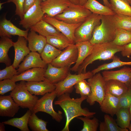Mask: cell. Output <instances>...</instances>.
<instances>
[{
	"instance_id": "44dd1931",
	"label": "cell",
	"mask_w": 131,
	"mask_h": 131,
	"mask_svg": "<svg viewBox=\"0 0 131 131\" xmlns=\"http://www.w3.org/2000/svg\"><path fill=\"white\" fill-rule=\"evenodd\" d=\"M26 85L30 92L35 95L43 96L55 90L56 88L54 84L45 79L39 82H27Z\"/></svg>"
},
{
	"instance_id": "484cf974",
	"label": "cell",
	"mask_w": 131,
	"mask_h": 131,
	"mask_svg": "<svg viewBox=\"0 0 131 131\" xmlns=\"http://www.w3.org/2000/svg\"><path fill=\"white\" fill-rule=\"evenodd\" d=\"M92 13L101 15H113L115 13L109 8L104 5L96 0H87L83 6Z\"/></svg>"
},
{
	"instance_id": "bcb514c9",
	"label": "cell",
	"mask_w": 131,
	"mask_h": 131,
	"mask_svg": "<svg viewBox=\"0 0 131 131\" xmlns=\"http://www.w3.org/2000/svg\"><path fill=\"white\" fill-rule=\"evenodd\" d=\"M35 1L36 0H25L24 8V14L34 4Z\"/></svg>"
},
{
	"instance_id": "7402d4cb",
	"label": "cell",
	"mask_w": 131,
	"mask_h": 131,
	"mask_svg": "<svg viewBox=\"0 0 131 131\" xmlns=\"http://www.w3.org/2000/svg\"><path fill=\"white\" fill-rule=\"evenodd\" d=\"M75 44L78 50V57L75 65L70 69L72 71L76 72L77 71L79 66L90 54L93 45L89 41H78Z\"/></svg>"
},
{
	"instance_id": "9a60e30c",
	"label": "cell",
	"mask_w": 131,
	"mask_h": 131,
	"mask_svg": "<svg viewBox=\"0 0 131 131\" xmlns=\"http://www.w3.org/2000/svg\"><path fill=\"white\" fill-rule=\"evenodd\" d=\"M102 75L105 81L117 80L125 84L129 88H131V67L125 66L117 70H105L102 72Z\"/></svg>"
},
{
	"instance_id": "9c48e42d",
	"label": "cell",
	"mask_w": 131,
	"mask_h": 131,
	"mask_svg": "<svg viewBox=\"0 0 131 131\" xmlns=\"http://www.w3.org/2000/svg\"><path fill=\"white\" fill-rule=\"evenodd\" d=\"M93 74L91 71H88L77 74H72L70 73L63 80L54 84L55 90L58 97L66 93H70L73 91V87L79 81L88 79L92 77Z\"/></svg>"
},
{
	"instance_id": "ffe728a7",
	"label": "cell",
	"mask_w": 131,
	"mask_h": 131,
	"mask_svg": "<svg viewBox=\"0 0 131 131\" xmlns=\"http://www.w3.org/2000/svg\"><path fill=\"white\" fill-rule=\"evenodd\" d=\"M19 106L14 101L10 95L0 96V115L13 117L18 111Z\"/></svg>"
},
{
	"instance_id": "603a6c76",
	"label": "cell",
	"mask_w": 131,
	"mask_h": 131,
	"mask_svg": "<svg viewBox=\"0 0 131 131\" xmlns=\"http://www.w3.org/2000/svg\"><path fill=\"white\" fill-rule=\"evenodd\" d=\"M27 40L28 47L31 51L38 52L40 54L47 43L46 37L37 34L35 31L30 29Z\"/></svg>"
},
{
	"instance_id": "7a4b0ae2",
	"label": "cell",
	"mask_w": 131,
	"mask_h": 131,
	"mask_svg": "<svg viewBox=\"0 0 131 131\" xmlns=\"http://www.w3.org/2000/svg\"><path fill=\"white\" fill-rule=\"evenodd\" d=\"M123 48V46L116 45L112 41L94 44L90 54L79 66L77 71L78 74L86 72L87 66L96 60L112 59L115 54L121 52Z\"/></svg>"
},
{
	"instance_id": "7dc6e473",
	"label": "cell",
	"mask_w": 131,
	"mask_h": 131,
	"mask_svg": "<svg viewBox=\"0 0 131 131\" xmlns=\"http://www.w3.org/2000/svg\"><path fill=\"white\" fill-rule=\"evenodd\" d=\"M5 124L3 122L0 123V131H5Z\"/></svg>"
},
{
	"instance_id": "cb8c5ba5",
	"label": "cell",
	"mask_w": 131,
	"mask_h": 131,
	"mask_svg": "<svg viewBox=\"0 0 131 131\" xmlns=\"http://www.w3.org/2000/svg\"><path fill=\"white\" fill-rule=\"evenodd\" d=\"M100 106L102 112L113 116L116 115L120 108L119 97L106 93Z\"/></svg>"
},
{
	"instance_id": "3957f363",
	"label": "cell",
	"mask_w": 131,
	"mask_h": 131,
	"mask_svg": "<svg viewBox=\"0 0 131 131\" xmlns=\"http://www.w3.org/2000/svg\"><path fill=\"white\" fill-rule=\"evenodd\" d=\"M116 29L109 16L101 15V23L95 28L89 41L93 45L112 41L115 37Z\"/></svg>"
},
{
	"instance_id": "f546056e",
	"label": "cell",
	"mask_w": 131,
	"mask_h": 131,
	"mask_svg": "<svg viewBox=\"0 0 131 131\" xmlns=\"http://www.w3.org/2000/svg\"><path fill=\"white\" fill-rule=\"evenodd\" d=\"M110 8L115 14L131 16V6L127 0H109Z\"/></svg>"
},
{
	"instance_id": "30bf717a",
	"label": "cell",
	"mask_w": 131,
	"mask_h": 131,
	"mask_svg": "<svg viewBox=\"0 0 131 131\" xmlns=\"http://www.w3.org/2000/svg\"><path fill=\"white\" fill-rule=\"evenodd\" d=\"M42 0H36L34 4L24 14L23 18L19 24L26 29H30L42 19L45 14L42 10L40 4Z\"/></svg>"
},
{
	"instance_id": "ba28073f",
	"label": "cell",
	"mask_w": 131,
	"mask_h": 131,
	"mask_svg": "<svg viewBox=\"0 0 131 131\" xmlns=\"http://www.w3.org/2000/svg\"><path fill=\"white\" fill-rule=\"evenodd\" d=\"M57 97L55 90L46 94L38 100L32 112L36 113L39 112L46 113L51 115L57 122H60L63 119L62 112L60 110L57 112H56L53 106V102Z\"/></svg>"
},
{
	"instance_id": "c3c4849f",
	"label": "cell",
	"mask_w": 131,
	"mask_h": 131,
	"mask_svg": "<svg viewBox=\"0 0 131 131\" xmlns=\"http://www.w3.org/2000/svg\"><path fill=\"white\" fill-rule=\"evenodd\" d=\"M104 5L110 8V3L108 0H103Z\"/></svg>"
},
{
	"instance_id": "2e32d148",
	"label": "cell",
	"mask_w": 131,
	"mask_h": 131,
	"mask_svg": "<svg viewBox=\"0 0 131 131\" xmlns=\"http://www.w3.org/2000/svg\"><path fill=\"white\" fill-rule=\"evenodd\" d=\"M45 68H34L27 70L14 75L11 79L16 82L23 81L27 82H39L45 80Z\"/></svg>"
},
{
	"instance_id": "b9f144b4",
	"label": "cell",
	"mask_w": 131,
	"mask_h": 131,
	"mask_svg": "<svg viewBox=\"0 0 131 131\" xmlns=\"http://www.w3.org/2000/svg\"><path fill=\"white\" fill-rule=\"evenodd\" d=\"M12 65L7 66L4 69L0 70V81L11 79L17 74V71Z\"/></svg>"
},
{
	"instance_id": "8fae6325",
	"label": "cell",
	"mask_w": 131,
	"mask_h": 131,
	"mask_svg": "<svg viewBox=\"0 0 131 131\" xmlns=\"http://www.w3.org/2000/svg\"><path fill=\"white\" fill-rule=\"evenodd\" d=\"M42 19L54 27L57 30L67 37L73 43L75 44L74 33L76 28L82 23L76 24L68 23L59 20L54 17L45 14Z\"/></svg>"
},
{
	"instance_id": "1f68e13d",
	"label": "cell",
	"mask_w": 131,
	"mask_h": 131,
	"mask_svg": "<svg viewBox=\"0 0 131 131\" xmlns=\"http://www.w3.org/2000/svg\"><path fill=\"white\" fill-rule=\"evenodd\" d=\"M109 16L116 28L131 30V16L115 14Z\"/></svg>"
},
{
	"instance_id": "d6a6232c",
	"label": "cell",
	"mask_w": 131,
	"mask_h": 131,
	"mask_svg": "<svg viewBox=\"0 0 131 131\" xmlns=\"http://www.w3.org/2000/svg\"><path fill=\"white\" fill-rule=\"evenodd\" d=\"M100 131H128L127 128H122L119 127L115 121L108 114L104 115V121L99 124Z\"/></svg>"
},
{
	"instance_id": "f35d334b",
	"label": "cell",
	"mask_w": 131,
	"mask_h": 131,
	"mask_svg": "<svg viewBox=\"0 0 131 131\" xmlns=\"http://www.w3.org/2000/svg\"><path fill=\"white\" fill-rule=\"evenodd\" d=\"M82 121L83 123L82 129L81 131H97L99 126L98 120L96 117L91 119L87 116H81L76 117Z\"/></svg>"
},
{
	"instance_id": "db71d44e",
	"label": "cell",
	"mask_w": 131,
	"mask_h": 131,
	"mask_svg": "<svg viewBox=\"0 0 131 131\" xmlns=\"http://www.w3.org/2000/svg\"><path fill=\"white\" fill-rule=\"evenodd\" d=\"M130 3V5H131V0H127Z\"/></svg>"
},
{
	"instance_id": "7bdbcfd3",
	"label": "cell",
	"mask_w": 131,
	"mask_h": 131,
	"mask_svg": "<svg viewBox=\"0 0 131 131\" xmlns=\"http://www.w3.org/2000/svg\"><path fill=\"white\" fill-rule=\"evenodd\" d=\"M120 108H129L131 105V88L119 97Z\"/></svg>"
},
{
	"instance_id": "8992f818",
	"label": "cell",
	"mask_w": 131,
	"mask_h": 131,
	"mask_svg": "<svg viewBox=\"0 0 131 131\" xmlns=\"http://www.w3.org/2000/svg\"><path fill=\"white\" fill-rule=\"evenodd\" d=\"M101 18V15L92 13L88 17L75 31V43L78 41H90L95 28L100 23Z\"/></svg>"
},
{
	"instance_id": "4dcf8cb0",
	"label": "cell",
	"mask_w": 131,
	"mask_h": 131,
	"mask_svg": "<svg viewBox=\"0 0 131 131\" xmlns=\"http://www.w3.org/2000/svg\"><path fill=\"white\" fill-rule=\"evenodd\" d=\"M47 43L61 50L65 49L73 43L66 36L61 33L46 37Z\"/></svg>"
},
{
	"instance_id": "83f0119b",
	"label": "cell",
	"mask_w": 131,
	"mask_h": 131,
	"mask_svg": "<svg viewBox=\"0 0 131 131\" xmlns=\"http://www.w3.org/2000/svg\"><path fill=\"white\" fill-rule=\"evenodd\" d=\"M0 62L4 63L7 66L11 65V61L8 53L9 49L13 46L14 42L10 38L0 37Z\"/></svg>"
},
{
	"instance_id": "e575fe53",
	"label": "cell",
	"mask_w": 131,
	"mask_h": 131,
	"mask_svg": "<svg viewBox=\"0 0 131 131\" xmlns=\"http://www.w3.org/2000/svg\"><path fill=\"white\" fill-rule=\"evenodd\" d=\"M112 59V61L111 62L104 64L93 70L91 72L93 75L102 70H106L123 66L131 65V61L126 62L122 61L119 58L115 56Z\"/></svg>"
},
{
	"instance_id": "816d5d0a",
	"label": "cell",
	"mask_w": 131,
	"mask_h": 131,
	"mask_svg": "<svg viewBox=\"0 0 131 131\" xmlns=\"http://www.w3.org/2000/svg\"><path fill=\"white\" fill-rule=\"evenodd\" d=\"M6 3H7L6 1L5 2H1V3L0 2V10H1L3 8V7H2V5L3 4Z\"/></svg>"
},
{
	"instance_id": "d4e9b609",
	"label": "cell",
	"mask_w": 131,
	"mask_h": 131,
	"mask_svg": "<svg viewBox=\"0 0 131 131\" xmlns=\"http://www.w3.org/2000/svg\"><path fill=\"white\" fill-rule=\"evenodd\" d=\"M129 88L124 83L115 79L105 81L106 93L111 94L119 97L126 92Z\"/></svg>"
},
{
	"instance_id": "6da1fadb",
	"label": "cell",
	"mask_w": 131,
	"mask_h": 131,
	"mask_svg": "<svg viewBox=\"0 0 131 131\" xmlns=\"http://www.w3.org/2000/svg\"><path fill=\"white\" fill-rule=\"evenodd\" d=\"M87 96L81 97L74 98H71L70 93H64L58 97L54 102L55 105L59 106L64 111L66 121L64 127L62 131H69V125L71 121L75 118L83 116L89 117H92L96 114L91 112L86 108H82V102L86 99Z\"/></svg>"
},
{
	"instance_id": "4316f807",
	"label": "cell",
	"mask_w": 131,
	"mask_h": 131,
	"mask_svg": "<svg viewBox=\"0 0 131 131\" xmlns=\"http://www.w3.org/2000/svg\"><path fill=\"white\" fill-rule=\"evenodd\" d=\"M30 29L46 37L61 33L53 26L42 19L31 26Z\"/></svg>"
},
{
	"instance_id": "f907efd6",
	"label": "cell",
	"mask_w": 131,
	"mask_h": 131,
	"mask_svg": "<svg viewBox=\"0 0 131 131\" xmlns=\"http://www.w3.org/2000/svg\"><path fill=\"white\" fill-rule=\"evenodd\" d=\"M73 4L78 5L80 4L78 0H69Z\"/></svg>"
},
{
	"instance_id": "f5cc1de1",
	"label": "cell",
	"mask_w": 131,
	"mask_h": 131,
	"mask_svg": "<svg viewBox=\"0 0 131 131\" xmlns=\"http://www.w3.org/2000/svg\"><path fill=\"white\" fill-rule=\"evenodd\" d=\"M129 110L130 112V115L131 119V105L129 108Z\"/></svg>"
},
{
	"instance_id": "e0dca14e",
	"label": "cell",
	"mask_w": 131,
	"mask_h": 131,
	"mask_svg": "<svg viewBox=\"0 0 131 131\" xmlns=\"http://www.w3.org/2000/svg\"><path fill=\"white\" fill-rule=\"evenodd\" d=\"M30 29L23 30L14 25L10 20L5 17L0 22V36L10 38L12 36L17 35L24 37L27 40L28 31Z\"/></svg>"
},
{
	"instance_id": "60d3db41",
	"label": "cell",
	"mask_w": 131,
	"mask_h": 131,
	"mask_svg": "<svg viewBox=\"0 0 131 131\" xmlns=\"http://www.w3.org/2000/svg\"><path fill=\"white\" fill-rule=\"evenodd\" d=\"M16 85V82L11 79L4 80L0 81V94L4 95L6 93L13 90Z\"/></svg>"
},
{
	"instance_id": "74e56055",
	"label": "cell",
	"mask_w": 131,
	"mask_h": 131,
	"mask_svg": "<svg viewBox=\"0 0 131 131\" xmlns=\"http://www.w3.org/2000/svg\"><path fill=\"white\" fill-rule=\"evenodd\" d=\"M112 42L120 46H123L131 42V30L117 28L115 37Z\"/></svg>"
},
{
	"instance_id": "ee69618b",
	"label": "cell",
	"mask_w": 131,
	"mask_h": 131,
	"mask_svg": "<svg viewBox=\"0 0 131 131\" xmlns=\"http://www.w3.org/2000/svg\"><path fill=\"white\" fill-rule=\"evenodd\" d=\"M25 0H8L7 3H13L16 6L15 15L19 16L21 20L23 18L24 14V5Z\"/></svg>"
},
{
	"instance_id": "52a82bcc",
	"label": "cell",
	"mask_w": 131,
	"mask_h": 131,
	"mask_svg": "<svg viewBox=\"0 0 131 131\" xmlns=\"http://www.w3.org/2000/svg\"><path fill=\"white\" fill-rule=\"evenodd\" d=\"M88 82L91 88V93L86 99L87 102L90 106L93 105L97 102L100 105L106 95L105 81L102 75L97 73L88 79Z\"/></svg>"
},
{
	"instance_id": "836d02e7",
	"label": "cell",
	"mask_w": 131,
	"mask_h": 131,
	"mask_svg": "<svg viewBox=\"0 0 131 131\" xmlns=\"http://www.w3.org/2000/svg\"><path fill=\"white\" fill-rule=\"evenodd\" d=\"M62 51L47 43L40 54L42 60L48 64L51 63L52 61L61 53Z\"/></svg>"
},
{
	"instance_id": "f6af8a7d",
	"label": "cell",
	"mask_w": 131,
	"mask_h": 131,
	"mask_svg": "<svg viewBox=\"0 0 131 131\" xmlns=\"http://www.w3.org/2000/svg\"><path fill=\"white\" fill-rule=\"evenodd\" d=\"M121 54L123 57L129 58L131 55V42L123 46Z\"/></svg>"
},
{
	"instance_id": "277c9868",
	"label": "cell",
	"mask_w": 131,
	"mask_h": 131,
	"mask_svg": "<svg viewBox=\"0 0 131 131\" xmlns=\"http://www.w3.org/2000/svg\"><path fill=\"white\" fill-rule=\"evenodd\" d=\"M25 81H20L10 93L14 101L20 107L28 108L33 111L38 98L32 94L27 90Z\"/></svg>"
},
{
	"instance_id": "5bb4252c",
	"label": "cell",
	"mask_w": 131,
	"mask_h": 131,
	"mask_svg": "<svg viewBox=\"0 0 131 131\" xmlns=\"http://www.w3.org/2000/svg\"><path fill=\"white\" fill-rule=\"evenodd\" d=\"M47 64L42 59L40 54L36 52L31 51L24 58L17 69L18 74L29 69L34 68H45Z\"/></svg>"
},
{
	"instance_id": "d6986e66",
	"label": "cell",
	"mask_w": 131,
	"mask_h": 131,
	"mask_svg": "<svg viewBox=\"0 0 131 131\" xmlns=\"http://www.w3.org/2000/svg\"><path fill=\"white\" fill-rule=\"evenodd\" d=\"M27 41L24 37L18 36L16 41L14 42L15 56L12 65L15 68L31 51L27 46Z\"/></svg>"
},
{
	"instance_id": "ab89813d",
	"label": "cell",
	"mask_w": 131,
	"mask_h": 131,
	"mask_svg": "<svg viewBox=\"0 0 131 131\" xmlns=\"http://www.w3.org/2000/svg\"><path fill=\"white\" fill-rule=\"evenodd\" d=\"M75 92L79 94L81 97L89 96L91 93L90 87L85 80H81L74 86Z\"/></svg>"
},
{
	"instance_id": "f1b7e54d",
	"label": "cell",
	"mask_w": 131,
	"mask_h": 131,
	"mask_svg": "<svg viewBox=\"0 0 131 131\" xmlns=\"http://www.w3.org/2000/svg\"><path fill=\"white\" fill-rule=\"evenodd\" d=\"M32 112L29 109L25 114L20 118H13L3 122L5 124L16 127L22 131H29L28 121Z\"/></svg>"
},
{
	"instance_id": "8d00e7d4",
	"label": "cell",
	"mask_w": 131,
	"mask_h": 131,
	"mask_svg": "<svg viewBox=\"0 0 131 131\" xmlns=\"http://www.w3.org/2000/svg\"><path fill=\"white\" fill-rule=\"evenodd\" d=\"M36 113L32 112L28 121V125L33 131H49L46 126L47 122L39 118Z\"/></svg>"
},
{
	"instance_id": "11a10c76",
	"label": "cell",
	"mask_w": 131,
	"mask_h": 131,
	"mask_svg": "<svg viewBox=\"0 0 131 131\" xmlns=\"http://www.w3.org/2000/svg\"><path fill=\"white\" fill-rule=\"evenodd\" d=\"M129 129L130 131H131V124H130Z\"/></svg>"
},
{
	"instance_id": "ac0fdd59",
	"label": "cell",
	"mask_w": 131,
	"mask_h": 131,
	"mask_svg": "<svg viewBox=\"0 0 131 131\" xmlns=\"http://www.w3.org/2000/svg\"><path fill=\"white\" fill-rule=\"evenodd\" d=\"M70 67H58L51 63L48 64L44 77L45 79L55 84L64 79L69 73Z\"/></svg>"
},
{
	"instance_id": "7c38bea8",
	"label": "cell",
	"mask_w": 131,
	"mask_h": 131,
	"mask_svg": "<svg viewBox=\"0 0 131 131\" xmlns=\"http://www.w3.org/2000/svg\"><path fill=\"white\" fill-rule=\"evenodd\" d=\"M78 56V50L76 45L72 44L65 49L51 64L57 67H70L76 63Z\"/></svg>"
},
{
	"instance_id": "9f6ffc18",
	"label": "cell",
	"mask_w": 131,
	"mask_h": 131,
	"mask_svg": "<svg viewBox=\"0 0 131 131\" xmlns=\"http://www.w3.org/2000/svg\"><path fill=\"white\" fill-rule=\"evenodd\" d=\"M42 0V1H44L46 0Z\"/></svg>"
},
{
	"instance_id": "d590c367",
	"label": "cell",
	"mask_w": 131,
	"mask_h": 131,
	"mask_svg": "<svg viewBox=\"0 0 131 131\" xmlns=\"http://www.w3.org/2000/svg\"><path fill=\"white\" fill-rule=\"evenodd\" d=\"M116 123L122 128L129 129L130 125V115L129 109L120 108L116 114Z\"/></svg>"
},
{
	"instance_id": "5b68a950",
	"label": "cell",
	"mask_w": 131,
	"mask_h": 131,
	"mask_svg": "<svg viewBox=\"0 0 131 131\" xmlns=\"http://www.w3.org/2000/svg\"><path fill=\"white\" fill-rule=\"evenodd\" d=\"M92 13L82 5L72 3L62 13L54 17L68 23L76 24L83 22Z\"/></svg>"
},
{
	"instance_id": "681fc988",
	"label": "cell",
	"mask_w": 131,
	"mask_h": 131,
	"mask_svg": "<svg viewBox=\"0 0 131 131\" xmlns=\"http://www.w3.org/2000/svg\"><path fill=\"white\" fill-rule=\"evenodd\" d=\"M79 4L83 6L87 1V0H78Z\"/></svg>"
},
{
	"instance_id": "4fadbf2b",
	"label": "cell",
	"mask_w": 131,
	"mask_h": 131,
	"mask_svg": "<svg viewBox=\"0 0 131 131\" xmlns=\"http://www.w3.org/2000/svg\"><path fill=\"white\" fill-rule=\"evenodd\" d=\"M72 3L69 0H46L42 1L40 6L45 14L54 17L62 13Z\"/></svg>"
}]
</instances>
